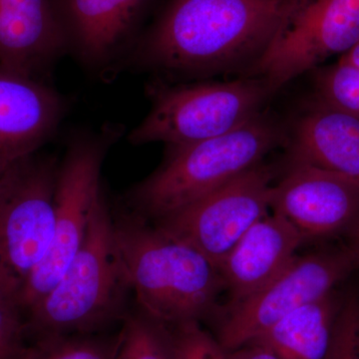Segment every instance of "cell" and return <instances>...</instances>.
<instances>
[{
	"label": "cell",
	"mask_w": 359,
	"mask_h": 359,
	"mask_svg": "<svg viewBox=\"0 0 359 359\" xmlns=\"http://www.w3.org/2000/svg\"><path fill=\"white\" fill-rule=\"evenodd\" d=\"M124 127L106 123L99 129L71 135L59 161L55 188V217L51 244L23 285L16 306L25 314L56 285L83 243L99 194L101 171Z\"/></svg>",
	"instance_id": "cell-6"
},
{
	"label": "cell",
	"mask_w": 359,
	"mask_h": 359,
	"mask_svg": "<svg viewBox=\"0 0 359 359\" xmlns=\"http://www.w3.org/2000/svg\"><path fill=\"white\" fill-rule=\"evenodd\" d=\"M271 209L304 240L351 231L359 221V185L327 170L287 163L271 189Z\"/></svg>",
	"instance_id": "cell-12"
},
{
	"label": "cell",
	"mask_w": 359,
	"mask_h": 359,
	"mask_svg": "<svg viewBox=\"0 0 359 359\" xmlns=\"http://www.w3.org/2000/svg\"><path fill=\"white\" fill-rule=\"evenodd\" d=\"M273 178V169L261 163L218 190L154 223L199 250L219 269L245 233L269 214Z\"/></svg>",
	"instance_id": "cell-9"
},
{
	"label": "cell",
	"mask_w": 359,
	"mask_h": 359,
	"mask_svg": "<svg viewBox=\"0 0 359 359\" xmlns=\"http://www.w3.org/2000/svg\"><path fill=\"white\" fill-rule=\"evenodd\" d=\"M314 94L327 102L359 115V69L339 62L309 72Z\"/></svg>",
	"instance_id": "cell-20"
},
{
	"label": "cell",
	"mask_w": 359,
	"mask_h": 359,
	"mask_svg": "<svg viewBox=\"0 0 359 359\" xmlns=\"http://www.w3.org/2000/svg\"><path fill=\"white\" fill-rule=\"evenodd\" d=\"M115 236L143 313L165 327L216 316L224 280L199 250L134 214L115 219Z\"/></svg>",
	"instance_id": "cell-3"
},
{
	"label": "cell",
	"mask_w": 359,
	"mask_h": 359,
	"mask_svg": "<svg viewBox=\"0 0 359 359\" xmlns=\"http://www.w3.org/2000/svg\"><path fill=\"white\" fill-rule=\"evenodd\" d=\"M285 120L287 163L327 170L359 185V115L313 93Z\"/></svg>",
	"instance_id": "cell-14"
},
{
	"label": "cell",
	"mask_w": 359,
	"mask_h": 359,
	"mask_svg": "<svg viewBox=\"0 0 359 359\" xmlns=\"http://www.w3.org/2000/svg\"><path fill=\"white\" fill-rule=\"evenodd\" d=\"M25 321L13 302L0 297V359H21L26 344Z\"/></svg>",
	"instance_id": "cell-23"
},
{
	"label": "cell",
	"mask_w": 359,
	"mask_h": 359,
	"mask_svg": "<svg viewBox=\"0 0 359 359\" xmlns=\"http://www.w3.org/2000/svg\"><path fill=\"white\" fill-rule=\"evenodd\" d=\"M58 165L39 151L0 175V297L14 306L51 244Z\"/></svg>",
	"instance_id": "cell-7"
},
{
	"label": "cell",
	"mask_w": 359,
	"mask_h": 359,
	"mask_svg": "<svg viewBox=\"0 0 359 359\" xmlns=\"http://www.w3.org/2000/svg\"><path fill=\"white\" fill-rule=\"evenodd\" d=\"M287 141V120L266 109L223 136L167 144L160 166L132 187L125 201L132 214L158 221L261 164Z\"/></svg>",
	"instance_id": "cell-2"
},
{
	"label": "cell",
	"mask_w": 359,
	"mask_h": 359,
	"mask_svg": "<svg viewBox=\"0 0 359 359\" xmlns=\"http://www.w3.org/2000/svg\"><path fill=\"white\" fill-rule=\"evenodd\" d=\"M165 327L173 359H228V351L201 323L189 321Z\"/></svg>",
	"instance_id": "cell-21"
},
{
	"label": "cell",
	"mask_w": 359,
	"mask_h": 359,
	"mask_svg": "<svg viewBox=\"0 0 359 359\" xmlns=\"http://www.w3.org/2000/svg\"><path fill=\"white\" fill-rule=\"evenodd\" d=\"M359 42V0H304L254 76L276 92Z\"/></svg>",
	"instance_id": "cell-11"
},
{
	"label": "cell",
	"mask_w": 359,
	"mask_h": 359,
	"mask_svg": "<svg viewBox=\"0 0 359 359\" xmlns=\"http://www.w3.org/2000/svg\"><path fill=\"white\" fill-rule=\"evenodd\" d=\"M119 334L46 335L27 344L21 359H114Z\"/></svg>",
	"instance_id": "cell-18"
},
{
	"label": "cell",
	"mask_w": 359,
	"mask_h": 359,
	"mask_svg": "<svg viewBox=\"0 0 359 359\" xmlns=\"http://www.w3.org/2000/svg\"><path fill=\"white\" fill-rule=\"evenodd\" d=\"M304 0H167L123 71L167 82L255 73Z\"/></svg>",
	"instance_id": "cell-1"
},
{
	"label": "cell",
	"mask_w": 359,
	"mask_h": 359,
	"mask_svg": "<svg viewBox=\"0 0 359 359\" xmlns=\"http://www.w3.org/2000/svg\"><path fill=\"white\" fill-rule=\"evenodd\" d=\"M340 62L346 63L359 69V42L351 50L340 56Z\"/></svg>",
	"instance_id": "cell-25"
},
{
	"label": "cell",
	"mask_w": 359,
	"mask_h": 359,
	"mask_svg": "<svg viewBox=\"0 0 359 359\" xmlns=\"http://www.w3.org/2000/svg\"><path fill=\"white\" fill-rule=\"evenodd\" d=\"M341 304L335 292H330L294 309L252 341L280 359H325Z\"/></svg>",
	"instance_id": "cell-17"
},
{
	"label": "cell",
	"mask_w": 359,
	"mask_h": 359,
	"mask_svg": "<svg viewBox=\"0 0 359 359\" xmlns=\"http://www.w3.org/2000/svg\"><path fill=\"white\" fill-rule=\"evenodd\" d=\"M356 268L358 257L349 248L297 256L264 289L217 316L214 337L226 351L244 346L294 309L334 292Z\"/></svg>",
	"instance_id": "cell-8"
},
{
	"label": "cell",
	"mask_w": 359,
	"mask_h": 359,
	"mask_svg": "<svg viewBox=\"0 0 359 359\" xmlns=\"http://www.w3.org/2000/svg\"><path fill=\"white\" fill-rule=\"evenodd\" d=\"M325 359H359V295L342 302Z\"/></svg>",
	"instance_id": "cell-22"
},
{
	"label": "cell",
	"mask_w": 359,
	"mask_h": 359,
	"mask_svg": "<svg viewBox=\"0 0 359 359\" xmlns=\"http://www.w3.org/2000/svg\"><path fill=\"white\" fill-rule=\"evenodd\" d=\"M68 110L69 101L49 82L0 65V166L39 152Z\"/></svg>",
	"instance_id": "cell-13"
},
{
	"label": "cell",
	"mask_w": 359,
	"mask_h": 359,
	"mask_svg": "<svg viewBox=\"0 0 359 359\" xmlns=\"http://www.w3.org/2000/svg\"><path fill=\"white\" fill-rule=\"evenodd\" d=\"M68 55L88 74L111 82L145 28L157 0H52Z\"/></svg>",
	"instance_id": "cell-10"
},
{
	"label": "cell",
	"mask_w": 359,
	"mask_h": 359,
	"mask_svg": "<svg viewBox=\"0 0 359 359\" xmlns=\"http://www.w3.org/2000/svg\"><path fill=\"white\" fill-rule=\"evenodd\" d=\"M351 237H353V244H351V247L349 248V249L353 250L354 254H355L359 262V221L358 223L351 229Z\"/></svg>",
	"instance_id": "cell-26"
},
{
	"label": "cell",
	"mask_w": 359,
	"mask_h": 359,
	"mask_svg": "<svg viewBox=\"0 0 359 359\" xmlns=\"http://www.w3.org/2000/svg\"><path fill=\"white\" fill-rule=\"evenodd\" d=\"M114 359H173L166 327L142 311L124 316Z\"/></svg>",
	"instance_id": "cell-19"
},
{
	"label": "cell",
	"mask_w": 359,
	"mask_h": 359,
	"mask_svg": "<svg viewBox=\"0 0 359 359\" xmlns=\"http://www.w3.org/2000/svg\"><path fill=\"white\" fill-rule=\"evenodd\" d=\"M278 92L262 76L229 81L167 82L149 78L150 109L128 134L132 145L185 144L217 138L268 109Z\"/></svg>",
	"instance_id": "cell-5"
},
{
	"label": "cell",
	"mask_w": 359,
	"mask_h": 359,
	"mask_svg": "<svg viewBox=\"0 0 359 359\" xmlns=\"http://www.w3.org/2000/svg\"><path fill=\"white\" fill-rule=\"evenodd\" d=\"M128 289L102 188L77 254L56 285L25 314L26 332L34 339L98 334L119 318Z\"/></svg>",
	"instance_id": "cell-4"
},
{
	"label": "cell",
	"mask_w": 359,
	"mask_h": 359,
	"mask_svg": "<svg viewBox=\"0 0 359 359\" xmlns=\"http://www.w3.org/2000/svg\"><path fill=\"white\" fill-rule=\"evenodd\" d=\"M304 241L287 219L275 212L257 222L218 269L231 304L256 294L282 275Z\"/></svg>",
	"instance_id": "cell-16"
},
{
	"label": "cell",
	"mask_w": 359,
	"mask_h": 359,
	"mask_svg": "<svg viewBox=\"0 0 359 359\" xmlns=\"http://www.w3.org/2000/svg\"><path fill=\"white\" fill-rule=\"evenodd\" d=\"M228 359H280L273 351L263 344L250 341L244 346L228 351Z\"/></svg>",
	"instance_id": "cell-24"
},
{
	"label": "cell",
	"mask_w": 359,
	"mask_h": 359,
	"mask_svg": "<svg viewBox=\"0 0 359 359\" xmlns=\"http://www.w3.org/2000/svg\"><path fill=\"white\" fill-rule=\"evenodd\" d=\"M68 55L52 0H0V65L49 82Z\"/></svg>",
	"instance_id": "cell-15"
},
{
	"label": "cell",
	"mask_w": 359,
	"mask_h": 359,
	"mask_svg": "<svg viewBox=\"0 0 359 359\" xmlns=\"http://www.w3.org/2000/svg\"><path fill=\"white\" fill-rule=\"evenodd\" d=\"M9 167V166H8ZM8 167H1L0 166V175H1L2 173H4V171H6V170L7 169V168Z\"/></svg>",
	"instance_id": "cell-27"
}]
</instances>
